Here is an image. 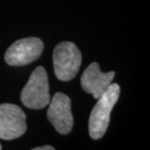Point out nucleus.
<instances>
[{
  "instance_id": "nucleus-1",
  "label": "nucleus",
  "mask_w": 150,
  "mask_h": 150,
  "mask_svg": "<svg viewBox=\"0 0 150 150\" xmlns=\"http://www.w3.org/2000/svg\"><path fill=\"white\" fill-rule=\"evenodd\" d=\"M120 96V86L110 84L98 98V103L93 108L89 119V134L93 139H101L108 128L110 114Z\"/></svg>"
},
{
  "instance_id": "nucleus-2",
  "label": "nucleus",
  "mask_w": 150,
  "mask_h": 150,
  "mask_svg": "<svg viewBox=\"0 0 150 150\" xmlns=\"http://www.w3.org/2000/svg\"><path fill=\"white\" fill-rule=\"evenodd\" d=\"M55 74L62 82L72 80L76 76L82 64V54L72 42L58 44L53 53Z\"/></svg>"
},
{
  "instance_id": "nucleus-3",
  "label": "nucleus",
  "mask_w": 150,
  "mask_h": 150,
  "mask_svg": "<svg viewBox=\"0 0 150 150\" xmlns=\"http://www.w3.org/2000/svg\"><path fill=\"white\" fill-rule=\"evenodd\" d=\"M48 75L43 67L33 70L21 93V100L30 109H42L50 103Z\"/></svg>"
},
{
  "instance_id": "nucleus-4",
  "label": "nucleus",
  "mask_w": 150,
  "mask_h": 150,
  "mask_svg": "<svg viewBox=\"0 0 150 150\" xmlns=\"http://www.w3.org/2000/svg\"><path fill=\"white\" fill-rule=\"evenodd\" d=\"M44 44L37 37H28L17 40L5 53V62L11 67H23L40 58Z\"/></svg>"
},
{
  "instance_id": "nucleus-5",
  "label": "nucleus",
  "mask_w": 150,
  "mask_h": 150,
  "mask_svg": "<svg viewBox=\"0 0 150 150\" xmlns=\"http://www.w3.org/2000/svg\"><path fill=\"white\" fill-rule=\"evenodd\" d=\"M26 131V116L16 104H0V139L11 140L22 137Z\"/></svg>"
},
{
  "instance_id": "nucleus-6",
  "label": "nucleus",
  "mask_w": 150,
  "mask_h": 150,
  "mask_svg": "<svg viewBox=\"0 0 150 150\" xmlns=\"http://www.w3.org/2000/svg\"><path fill=\"white\" fill-rule=\"evenodd\" d=\"M47 111L48 120L61 134H69L73 128V116L71 113L70 98L64 93H56L50 100Z\"/></svg>"
},
{
  "instance_id": "nucleus-7",
  "label": "nucleus",
  "mask_w": 150,
  "mask_h": 150,
  "mask_svg": "<svg viewBox=\"0 0 150 150\" xmlns=\"http://www.w3.org/2000/svg\"><path fill=\"white\" fill-rule=\"evenodd\" d=\"M114 76V71L103 73L100 71L98 62H93L86 68L81 76V87L84 92L92 94L93 97L98 100L111 84Z\"/></svg>"
},
{
  "instance_id": "nucleus-8",
  "label": "nucleus",
  "mask_w": 150,
  "mask_h": 150,
  "mask_svg": "<svg viewBox=\"0 0 150 150\" xmlns=\"http://www.w3.org/2000/svg\"><path fill=\"white\" fill-rule=\"evenodd\" d=\"M54 146L51 145H45V146H39V147H34L32 150H54Z\"/></svg>"
},
{
  "instance_id": "nucleus-9",
  "label": "nucleus",
  "mask_w": 150,
  "mask_h": 150,
  "mask_svg": "<svg viewBox=\"0 0 150 150\" xmlns=\"http://www.w3.org/2000/svg\"><path fill=\"white\" fill-rule=\"evenodd\" d=\"M1 148H2V147H1V144H0V149H1Z\"/></svg>"
}]
</instances>
